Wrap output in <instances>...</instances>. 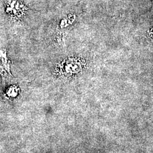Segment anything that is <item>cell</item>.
<instances>
[{
    "instance_id": "6da1fadb",
    "label": "cell",
    "mask_w": 153,
    "mask_h": 153,
    "mask_svg": "<svg viewBox=\"0 0 153 153\" xmlns=\"http://www.w3.org/2000/svg\"><path fill=\"white\" fill-rule=\"evenodd\" d=\"M23 9L22 4L18 0H9L6 5V13L12 16H18Z\"/></svg>"
}]
</instances>
